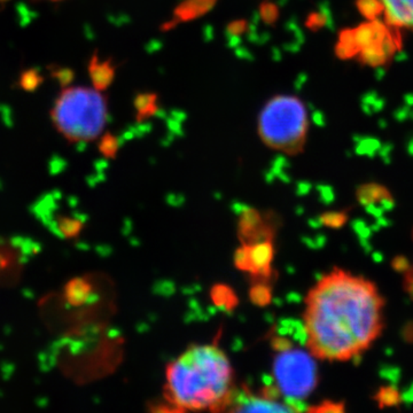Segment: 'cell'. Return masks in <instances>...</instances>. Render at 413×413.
Here are the masks:
<instances>
[{
  "instance_id": "1",
  "label": "cell",
  "mask_w": 413,
  "mask_h": 413,
  "mask_svg": "<svg viewBox=\"0 0 413 413\" xmlns=\"http://www.w3.org/2000/svg\"><path fill=\"white\" fill-rule=\"evenodd\" d=\"M385 300L372 281L343 269L323 276L305 298V345L316 358L348 362L383 329Z\"/></svg>"
},
{
  "instance_id": "2",
  "label": "cell",
  "mask_w": 413,
  "mask_h": 413,
  "mask_svg": "<svg viewBox=\"0 0 413 413\" xmlns=\"http://www.w3.org/2000/svg\"><path fill=\"white\" fill-rule=\"evenodd\" d=\"M232 388L233 369L216 345H193L166 367V400L182 410H220L232 400Z\"/></svg>"
},
{
  "instance_id": "3",
  "label": "cell",
  "mask_w": 413,
  "mask_h": 413,
  "mask_svg": "<svg viewBox=\"0 0 413 413\" xmlns=\"http://www.w3.org/2000/svg\"><path fill=\"white\" fill-rule=\"evenodd\" d=\"M51 119L68 142H92L102 136L108 121L107 98L95 88L68 86L55 99Z\"/></svg>"
},
{
  "instance_id": "4",
  "label": "cell",
  "mask_w": 413,
  "mask_h": 413,
  "mask_svg": "<svg viewBox=\"0 0 413 413\" xmlns=\"http://www.w3.org/2000/svg\"><path fill=\"white\" fill-rule=\"evenodd\" d=\"M309 130L308 111L295 95H277L258 114V133L269 148L296 155L305 148Z\"/></svg>"
},
{
  "instance_id": "5",
  "label": "cell",
  "mask_w": 413,
  "mask_h": 413,
  "mask_svg": "<svg viewBox=\"0 0 413 413\" xmlns=\"http://www.w3.org/2000/svg\"><path fill=\"white\" fill-rule=\"evenodd\" d=\"M314 358L310 352L291 349L276 359V383L289 403L303 400L315 388L317 369Z\"/></svg>"
},
{
  "instance_id": "6",
  "label": "cell",
  "mask_w": 413,
  "mask_h": 413,
  "mask_svg": "<svg viewBox=\"0 0 413 413\" xmlns=\"http://www.w3.org/2000/svg\"><path fill=\"white\" fill-rule=\"evenodd\" d=\"M387 23L413 30V0H380Z\"/></svg>"
},
{
  "instance_id": "7",
  "label": "cell",
  "mask_w": 413,
  "mask_h": 413,
  "mask_svg": "<svg viewBox=\"0 0 413 413\" xmlns=\"http://www.w3.org/2000/svg\"><path fill=\"white\" fill-rule=\"evenodd\" d=\"M115 74L116 66L111 59L100 60L98 55L92 57L88 64V75L93 88L99 91H105L112 85Z\"/></svg>"
},
{
  "instance_id": "8",
  "label": "cell",
  "mask_w": 413,
  "mask_h": 413,
  "mask_svg": "<svg viewBox=\"0 0 413 413\" xmlns=\"http://www.w3.org/2000/svg\"><path fill=\"white\" fill-rule=\"evenodd\" d=\"M216 3L217 0H184L175 8L173 21L180 23L199 19L211 10Z\"/></svg>"
},
{
  "instance_id": "9",
  "label": "cell",
  "mask_w": 413,
  "mask_h": 413,
  "mask_svg": "<svg viewBox=\"0 0 413 413\" xmlns=\"http://www.w3.org/2000/svg\"><path fill=\"white\" fill-rule=\"evenodd\" d=\"M234 405H237V411H295V407L291 405L289 402H279L277 400L271 398H258V397H251L248 400V397H244L242 400H238Z\"/></svg>"
},
{
  "instance_id": "10",
  "label": "cell",
  "mask_w": 413,
  "mask_h": 413,
  "mask_svg": "<svg viewBox=\"0 0 413 413\" xmlns=\"http://www.w3.org/2000/svg\"><path fill=\"white\" fill-rule=\"evenodd\" d=\"M137 119H147L157 111V95L155 93H139L135 100Z\"/></svg>"
},
{
  "instance_id": "11",
  "label": "cell",
  "mask_w": 413,
  "mask_h": 413,
  "mask_svg": "<svg viewBox=\"0 0 413 413\" xmlns=\"http://www.w3.org/2000/svg\"><path fill=\"white\" fill-rule=\"evenodd\" d=\"M357 7L363 17L369 21L376 20L383 10V3L380 0H357Z\"/></svg>"
},
{
  "instance_id": "12",
  "label": "cell",
  "mask_w": 413,
  "mask_h": 413,
  "mask_svg": "<svg viewBox=\"0 0 413 413\" xmlns=\"http://www.w3.org/2000/svg\"><path fill=\"white\" fill-rule=\"evenodd\" d=\"M43 77L35 69H29L21 75L20 85L26 91H34L41 84Z\"/></svg>"
},
{
  "instance_id": "13",
  "label": "cell",
  "mask_w": 413,
  "mask_h": 413,
  "mask_svg": "<svg viewBox=\"0 0 413 413\" xmlns=\"http://www.w3.org/2000/svg\"><path fill=\"white\" fill-rule=\"evenodd\" d=\"M260 17L265 23H276L279 17V8L275 3H272L270 0L263 1L260 5Z\"/></svg>"
},
{
  "instance_id": "14",
  "label": "cell",
  "mask_w": 413,
  "mask_h": 413,
  "mask_svg": "<svg viewBox=\"0 0 413 413\" xmlns=\"http://www.w3.org/2000/svg\"><path fill=\"white\" fill-rule=\"evenodd\" d=\"M100 147H102V151L105 154L112 155V154L116 152V149H117V140H116L115 137L111 136V135H106V136L102 137Z\"/></svg>"
},
{
  "instance_id": "15",
  "label": "cell",
  "mask_w": 413,
  "mask_h": 413,
  "mask_svg": "<svg viewBox=\"0 0 413 413\" xmlns=\"http://www.w3.org/2000/svg\"><path fill=\"white\" fill-rule=\"evenodd\" d=\"M248 22L246 20H234L227 26V31L231 36H241L247 30Z\"/></svg>"
},
{
  "instance_id": "16",
  "label": "cell",
  "mask_w": 413,
  "mask_h": 413,
  "mask_svg": "<svg viewBox=\"0 0 413 413\" xmlns=\"http://www.w3.org/2000/svg\"><path fill=\"white\" fill-rule=\"evenodd\" d=\"M404 288H405L407 294L410 295L411 298H413V265L405 272Z\"/></svg>"
},
{
  "instance_id": "17",
  "label": "cell",
  "mask_w": 413,
  "mask_h": 413,
  "mask_svg": "<svg viewBox=\"0 0 413 413\" xmlns=\"http://www.w3.org/2000/svg\"><path fill=\"white\" fill-rule=\"evenodd\" d=\"M5 1H8V0H0V3H5Z\"/></svg>"
},
{
  "instance_id": "18",
  "label": "cell",
  "mask_w": 413,
  "mask_h": 413,
  "mask_svg": "<svg viewBox=\"0 0 413 413\" xmlns=\"http://www.w3.org/2000/svg\"><path fill=\"white\" fill-rule=\"evenodd\" d=\"M52 1H59V0H52Z\"/></svg>"
}]
</instances>
